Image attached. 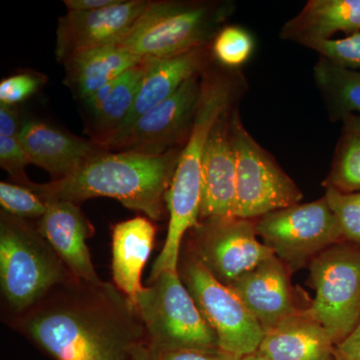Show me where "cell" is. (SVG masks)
<instances>
[{
    "label": "cell",
    "mask_w": 360,
    "mask_h": 360,
    "mask_svg": "<svg viewBox=\"0 0 360 360\" xmlns=\"http://www.w3.org/2000/svg\"><path fill=\"white\" fill-rule=\"evenodd\" d=\"M18 141L32 165L46 170L52 180L65 179L89 158L108 150L90 139L63 131L39 120L25 122Z\"/></svg>",
    "instance_id": "17"
},
{
    "label": "cell",
    "mask_w": 360,
    "mask_h": 360,
    "mask_svg": "<svg viewBox=\"0 0 360 360\" xmlns=\"http://www.w3.org/2000/svg\"><path fill=\"white\" fill-rule=\"evenodd\" d=\"M30 165L32 161L18 139L0 136V165L8 172L15 184L26 187L32 184L25 174V168Z\"/></svg>",
    "instance_id": "31"
},
{
    "label": "cell",
    "mask_w": 360,
    "mask_h": 360,
    "mask_svg": "<svg viewBox=\"0 0 360 360\" xmlns=\"http://www.w3.org/2000/svg\"><path fill=\"white\" fill-rule=\"evenodd\" d=\"M291 274L290 267L274 255L229 286L264 333L302 310L295 303Z\"/></svg>",
    "instance_id": "16"
},
{
    "label": "cell",
    "mask_w": 360,
    "mask_h": 360,
    "mask_svg": "<svg viewBox=\"0 0 360 360\" xmlns=\"http://www.w3.org/2000/svg\"><path fill=\"white\" fill-rule=\"evenodd\" d=\"M309 269L315 295L305 311L326 329L336 345L360 319V248L336 243L315 257Z\"/></svg>",
    "instance_id": "8"
},
{
    "label": "cell",
    "mask_w": 360,
    "mask_h": 360,
    "mask_svg": "<svg viewBox=\"0 0 360 360\" xmlns=\"http://www.w3.org/2000/svg\"><path fill=\"white\" fill-rule=\"evenodd\" d=\"M156 229L148 217H136L115 224L111 234L113 284L131 300L142 288L141 276L155 246ZM135 307V305H134Z\"/></svg>",
    "instance_id": "19"
},
{
    "label": "cell",
    "mask_w": 360,
    "mask_h": 360,
    "mask_svg": "<svg viewBox=\"0 0 360 360\" xmlns=\"http://www.w3.org/2000/svg\"><path fill=\"white\" fill-rule=\"evenodd\" d=\"M232 11L231 2L150 1L117 44L141 59L170 58L206 47Z\"/></svg>",
    "instance_id": "5"
},
{
    "label": "cell",
    "mask_w": 360,
    "mask_h": 360,
    "mask_svg": "<svg viewBox=\"0 0 360 360\" xmlns=\"http://www.w3.org/2000/svg\"><path fill=\"white\" fill-rule=\"evenodd\" d=\"M314 78L333 115L341 120L348 115H360V70L343 68L321 56L314 66Z\"/></svg>",
    "instance_id": "24"
},
{
    "label": "cell",
    "mask_w": 360,
    "mask_h": 360,
    "mask_svg": "<svg viewBox=\"0 0 360 360\" xmlns=\"http://www.w3.org/2000/svg\"><path fill=\"white\" fill-rule=\"evenodd\" d=\"M203 72L187 79L174 96L120 130L106 148L160 155L184 148L195 120Z\"/></svg>",
    "instance_id": "12"
},
{
    "label": "cell",
    "mask_w": 360,
    "mask_h": 360,
    "mask_svg": "<svg viewBox=\"0 0 360 360\" xmlns=\"http://www.w3.org/2000/svg\"><path fill=\"white\" fill-rule=\"evenodd\" d=\"M149 349V348H148ZM150 352L153 360H238L236 355L227 354L222 350L202 352V350H174V352Z\"/></svg>",
    "instance_id": "32"
},
{
    "label": "cell",
    "mask_w": 360,
    "mask_h": 360,
    "mask_svg": "<svg viewBox=\"0 0 360 360\" xmlns=\"http://www.w3.org/2000/svg\"><path fill=\"white\" fill-rule=\"evenodd\" d=\"M45 80V75L34 71H25L4 78L0 82V104L15 106L27 101L44 85Z\"/></svg>",
    "instance_id": "30"
},
{
    "label": "cell",
    "mask_w": 360,
    "mask_h": 360,
    "mask_svg": "<svg viewBox=\"0 0 360 360\" xmlns=\"http://www.w3.org/2000/svg\"><path fill=\"white\" fill-rule=\"evenodd\" d=\"M21 333L54 360H130L146 342L131 300L115 284L73 279L21 315Z\"/></svg>",
    "instance_id": "1"
},
{
    "label": "cell",
    "mask_w": 360,
    "mask_h": 360,
    "mask_svg": "<svg viewBox=\"0 0 360 360\" xmlns=\"http://www.w3.org/2000/svg\"><path fill=\"white\" fill-rule=\"evenodd\" d=\"M151 0H120L91 11H68L58 20L56 58L63 63L75 54L118 44L131 30Z\"/></svg>",
    "instance_id": "13"
},
{
    "label": "cell",
    "mask_w": 360,
    "mask_h": 360,
    "mask_svg": "<svg viewBox=\"0 0 360 360\" xmlns=\"http://www.w3.org/2000/svg\"><path fill=\"white\" fill-rule=\"evenodd\" d=\"M345 130L354 132L360 136V115H348L342 120Z\"/></svg>",
    "instance_id": "36"
},
{
    "label": "cell",
    "mask_w": 360,
    "mask_h": 360,
    "mask_svg": "<svg viewBox=\"0 0 360 360\" xmlns=\"http://www.w3.org/2000/svg\"><path fill=\"white\" fill-rule=\"evenodd\" d=\"M207 56L208 46H206L170 58L148 59V70L142 79L134 108L122 129L174 96L187 79L202 73Z\"/></svg>",
    "instance_id": "21"
},
{
    "label": "cell",
    "mask_w": 360,
    "mask_h": 360,
    "mask_svg": "<svg viewBox=\"0 0 360 360\" xmlns=\"http://www.w3.org/2000/svg\"><path fill=\"white\" fill-rule=\"evenodd\" d=\"M255 221L262 243L292 272L309 266L323 251L343 243L338 219L326 196L276 210Z\"/></svg>",
    "instance_id": "10"
},
{
    "label": "cell",
    "mask_w": 360,
    "mask_h": 360,
    "mask_svg": "<svg viewBox=\"0 0 360 360\" xmlns=\"http://www.w3.org/2000/svg\"><path fill=\"white\" fill-rule=\"evenodd\" d=\"M231 111L220 116L206 142L201 167L200 221L233 217L236 158L231 134Z\"/></svg>",
    "instance_id": "14"
},
{
    "label": "cell",
    "mask_w": 360,
    "mask_h": 360,
    "mask_svg": "<svg viewBox=\"0 0 360 360\" xmlns=\"http://www.w3.org/2000/svg\"><path fill=\"white\" fill-rule=\"evenodd\" d=\"M45 203L46 212L37 226L40 234L75 279L89 283H101L86 243L94 236V225L77 203L66 200Z\"/></svg>",
    "instance_id": "15"
},
{
    "label": "cell",
    "mask_w": 360,
    "mask_h": 360,
    "mask_svg": "<svg viewBox=\"0 0 360 360\" xmlns=\"http://www.w3.org/2000/svg\"><path fill=\"white\" fill-rule=\"evenodd\" d=\"M321 58L350 70H360V32L340 39L321 40L307 45Z\"/></svg>",
    "instance_id": "29"
},
{
    "label": "cell",
    "mask_w": 360,
    "mask_h": 360,
    "mask_svg": "<svg viewBox=\"0 0 360 360\" xmlns=\"http://www.w3.org/2000/svg\"><path fill=\"white\" fill-rule=\"evenodd\" d=\"M179 274L222 352L240 357L257 352L264 329L243 300L217 281L187 248L180 250Z\"/></svg>",
    "instance_id": "9"
},
{
    "label": "cell",
    "mask_w": 360,
    "mask_h": 360,
    "mask_svg": "<svg viewBox=\"0 0 360 360\" xmlns=\"http://www.w3.org/2000/svg\"><path fill=\"white\" fill-rule=\"evenodd\" d=\"M324 196L338 219L343 243L360 248V193H342L326 189Z\"/></svg>",
    "instance_id": "27"
},
{
    "label": "cell",
    "mask_w": 360,
    "mask_h": 360,
    "mask_svg": "<svg viewBox=\"0 0 360 360\" xmlns=\"http://www.w3.org/2000/svg\"><path fill=\"white\" fill-rule=\"evenodd\" d=\"M335 360H360V319L354 330L335 345Z\"/></svg>",
    "instance_id": "34"
},
{
    "label": "cell",
    "mask_w": 360,
    "mask_h": 360,
    "mask_svg": "<svg viewBox=\"0 0 360 360\" xmlns=\"http://www.w3.org/2000/svg\"><path fill=\"white\" fill-rule=\"evenodd\" d=\"M338 32H360V0H310L283 25L281 37L307 46Z\"/></svg>",
    "instance_id": "22"
},
{
    "label": "cell",
    "mask_w": 360,
    "mask_h": 360,
    "mask_svg": "<svg viewBox=\"0 0 360 360\" xmlns=\"http://www.w3.org/2000/svg\"><path fill=\"white\" fill-rule=\"evenodd\" d=\"M142 60L117 44L80 52L63 63L65 84L77 101H84Z\"/></svg>",
    "instance_id": "23"
},
{
    "label": "cell",
    "mask_w": 360,
    "mask_h": 360,
    "mask_svg": "<svg viewBox=\"0 0 360 360\" xmlns=\"http://www.w3.org/2000/svg\"><path fill=\"white\" fill-rule=\"evenodd\" d=\"M236 84L219 71H205L195 120L188 139L180 151L172 184L165 194L169 222L165 248L177 252L184 236L200 224L201 167L206 142L220 116L232 108Z\"/></svg>",
    "instance_id": "3"
},
{
    "label": "cell",
    "mask_w": 360,
    "mask_h": 360,
    "mask_svg": "<svg viewBox=\"0 0 360 360\" xmlns=\"http://www.w3.org/2000/svg\"><path fill=\"white\" fill-rule=\"evenodd\" d=\"M335 345L305 309L264 333L257 352L272 360H335Z\"/></svg>",
    "instance_id": "20"
},
{
    "label": "cell",
    "mask_w": 360,
    "mask_h": 360,
    "mask_svg": "<svg viewBox=\"0 0 360 360\" xmlns=\"http://www.w3.org/2000/svg\"><path fill=\"white\" fill-rule=\"evenodd\" d=\"M25 123L18 108L0 104V136L18 139Z\"/></svg>",
    "instance_id": "33"
},
{
    "label": "cell",
    "mask_w": 360,
    "mask_h": 360,
    "mask_svg": "<svg viewBox=\"0 0 360 360\" xmlns=\"http://www.w3.org/2000/svg\"><path fill=\"white\" fill-rule=\"evenodd\" d=\"M257 238L255 220L236 217L203 220L191 229L186 248L217 281L231 286L274 257V251Z\"/></svg>",
    "instance_id": "11"
},
{
    "label": "cell",
    "mask_w": 360,
    "mask_h": 360,
    "mask_svg": "<svg viewBox=\"0 0 360 360\" xmlns=\"http://www.w3.org/2000/svg\"><path fill=\"white\" fill-rule=\"evenodd\" d=\"M231 134L236 158L232 217L257 220L298 205L302 200V191L243 127L238 108L231 111Z\"/></svg>",
    "instance_id": "7"
},
{
    "label": "cell",
    "mask_w": 360,
    "mask_h": 360,
    "mask_svg": "<svg viewBox=\"0 0 360 360\" xmlns=\"http://www.w3.org/2000/svg\"><path fill=\"white\" fill-rule=\"evenodd\" d=\"M130 360H153L146 342L141 343L134 348Z\"/></svg>",
    "instance_id": "37"
},
{
    "label": "cell",
    "mask_w": 360,
    "mask_h": 360,
    "mask_svg": "<svg viewBox=\"0 0 360 360\" xmlns=\"http://www.w3.org/2000/svg\"><path fill=\"white\" fill-rule=\"evenodd\" d=\"M75 277L26 219L0 214V284L9 309L23 315Z\"/></svg>",
    "instance_id": "4"
},
{
    "label": "cell",
    "mask_w": 360,
    "mask_h": 360,
    "mask_svg": "<svg viewBox=\"0 0 360 360\" xmlns=\"http://www.w3.org/2000/svg\"><path fill=\"white\" fill-rule=\"evenodd\" d=\"M134 305L153 352L220 350L219 338L196 307L179 270H167L142 288Z\"/></svg>",
    "instance_id": "6"
},
{
    "label": "cell",
    "mask_w": 360,
    "mask_h": 360,
    "mask_svg": "<svg viewBox=\"0 0 360 360\" xmlns=\"http://www.w3.org/2000/svg\"><path fill=\"white\" fill-rule=\"evenodd\" d=\"M238 360H272L265 355L259 354L258 352H253V354L243 355V356L238 357Z\"/></svg>",
    "instance_id": "38"
},
{
    "label": "cell",
    "mask_w": 360,
    "mask_h": 360,
    "mask_svg": "<svg viewBox=\"0 0 360 360\" xmlns=\"http://www.w3.org/2000/svg\"><path fill=\"white\" fill-rule=\"evenodd\" d=\"M2 212L22 219H40L46 212V203L28 187L0 182Z\"/></svg>",
    "instance_id": "28"
},
{
    "label": "cell",
    "mask_w": 360,
    "mask_h": 360,
    "mask_svg": "<svg viewBox=\"0 0 360 360\" xmlns=\"http://www.w3.org/2000/svg\"><path fill=\"white\" fill-rule=\"evenodd\" d=\"M180 151L176 148L149 155L104 150L65 179L47 184L32 182L27 187L44 202L66 200L79 205L90 198H115L156 221L162 217L165 194L174 179Z\"/></svg>",
    "instance_id": "2"
},
{
    "label": "cell",
    "mask_w": 360,
    "mask_h": 360,
    "mask_svg": "<svg viewBox=\"0 0 360 360\" xmlns=\"http://www.w3.org/2000/svg\"><path fill=\"white\" fill-rule=\"evenodd\" d=\"M252 37L238 26H225L219 30L212 44V53L220 65L236 68L243 65L252 54Z\"/></svg>",
    "instance_id": "26"
},
{
    "label": "cell",
    "mask_w": 360,
    "mask_h": 360,
    "mask_svg": "<svg viewBox=\"0 0 360 360\" xmlns=\"http://www.w3.org/2000/svg\"><path fill=\"white\" fill-rule=\"evenodd\" d=\"M120 0H65L68 11H91L117 4Z\"/></svg>",
    "instance_id": "35"
},
{
    "label": "cell",
    "mask_w": 360,
    "mask_h": 360,
    "mask_svg": "<svg viewBox=\"0 0 360 360\" xmlns=\"http://www.w3.org/2000/svg\"><path fill=\"white\" fill-rule=\"evenodd\" d=\"M148 68V59L106 84L84 103L85 131L90 141L106 148L122 129L139 94Z\"/></svg>",
    "instance_id": "18"
},
{
    "label": "cell",
    "mask_w": 360,
    "mask_h": 360,
    "mask_svg": "<svg viewBox=\"0 0 360 360\" xmlns=\"http://www.w3.org/2000/svg\"><path fill=\"white\" fill-rule=\"evenodd\" d=\"M323 186L342 193H360L359 135L343 129L333 167Z\"/></svg>",
    "instance_id": "25"
}]
</instances>
